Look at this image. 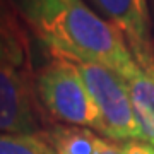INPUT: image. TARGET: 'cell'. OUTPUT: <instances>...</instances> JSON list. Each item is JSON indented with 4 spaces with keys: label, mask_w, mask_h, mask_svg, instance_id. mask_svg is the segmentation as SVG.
I'll return each instance as SVG.
<instances>
[{
    "label": "cell",
    "mask_w": 154,
    "mask_h": 154,
    "mask_svg": "<svg viewBox=\"0 0 154 154\" xmlns=\"http://www.w3.org/2000/svg\"><path fill=\"white\" fill-rule=\"evenodd\" d=\"M12 7L53 55L98 63L122 79L140 67L123 36L84 0H12Z\"/></svg>",
    "instance_id": "obj_1"
},
{
    "label": "cell",
    "mask_w": 154,
    "mask_h": 154,
    "mask_svg": "<svg viewBox=\"0 0 154 154\" xmlns=\"http://www.w3.org/2000/svg\"><path fill=\"white\" fill-rule=\"evenodd\" d=\"M38 105L62 125L84 127L103 132V122L77 67L70 60L55 55L34 77Z\"/></svg>",
    "instance_id": "obj_2"
},
{
    "label": "cell",
    "mask_w": 154,
    "mask_h": 154,
    "mask_svg": "<svg viewBox=\"0 0 154 154\" xmlns=\"http://www.w3.org/2000/svg\"><path fill=\"white\" fill-rule=\"evenodd\" d=\"M69 60V58H67ZM77 67L103 122L101 135L111 140H144L132 98L125 81L116 72L98 63L70 60Z\"/></svg>",
    "instance_id": "obj_3"
},
{
    "label": "cell",
    "mask_w": 154,
    "mask_h": 154,
    "mask_svg": "<svg viewBox=\"0 0 154 154\" xmlns=\"http://www.w3.org/2000/svg\"><path fill=\"white\" fill-rule=\"evenodd\" d=\"M89 7L123 36L144 70H154L149 0H88Z\"/></svg>",
    "instance_id": "obj_4"
},
{
    "label": "cell",
    "mask_w": 154,
    "mask_h": 154,
    "mask_svg": "<svg viewBox=\"0 0 154 154\" xmlns=\"http://www.w3.org/2000/svg\"><path fill=\"white\" fill-rule=\"evenodd\" d=\"M34 84L24 69L0 65V134H39Z\"/></svg>",
    "instance_id": "obj_5"
},
{
    "label": "cell",
    "mask_w": 154,
    "mask_h": 154,
    "mask_svg": "<svg viewBox=\"0 0 154 154\" xmlns=\"http://www.w3.org/2000/svg\"><path fill=\"white\" fill-rule=\"evenodd\" d=\"M132 98L137 123L144 140L154 146V70H137L123 79Z\"/></svg>",
    "instance_id": "obj_6"
},
{
    "label": "cell",
    "mask_w": 154,
    "mask_h": 154,
    "mask_svg": "<svg viewBox=\"0 0 154 154\" xmlns=\"http://www.w3.org/2000/svg\"><path fill=\"white\" fill-rule=\"evenodd\" d=\"M53 154H98L106 139L84 127L55 125L39 132Z\"/></svg>",
    "instance_id": "obj_7"
},
{
    "label": "cell",
    "mask_w": 154,
    "mask_h": 154,
    "mask_svg": "<svg viewBox=\"0 0 154 154\" xmlns=\"http://www.w3.org/2000/svg\"><path fill=\"white\" fill-rule=\"evenodd\" d=\"M28 58V38L5 0H0V65L24 69Z\"/></svg>",
    "instance_id": "obj_8"
},
{
    "label": "cell",
    "mask_w": 154,
    "mask_h": 154,
    "mask_svg": "<svg viewBox=\"0 0 154 154\" xmlns=\"http://www.w3.org/2000/svg\"><path fill=\"white\" fill-rule=\"evenodd\" d=\"M0 154H53L39 134H0Z\"/></svg>",
    "instance_id": "obj_9"
},
{
    "label": "cell",
    "mask_w": 154,
    "mask_h": 154,
    "mask_svg": "<svg viewBox=\"0 0 154 154\" xmlns=\"http://www.w3.org/2000/svg\"><path fill=\"white\" fill-rule=\"evenodd\" d=\"M123 154H154V146L146 140L123 142Z\"/></svg>",
    "instance_id": "obj_10"
},
{
    "label": "cell",
    "mask_w": 154,
    "mask_h": 154,
    "mask_svg": "<svg viewBox=\"0 0 154 154\" xmlns=\"http://www.w3.org/2000/svg\"><path fill=\"white\" fill-rule=\"evenodd\" d=\"M98 154H123V144H115L110 140H105L103 147L98 151Z\"/></svg>",
    "instance_id": "obj_11"
}]
</instances>
